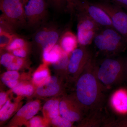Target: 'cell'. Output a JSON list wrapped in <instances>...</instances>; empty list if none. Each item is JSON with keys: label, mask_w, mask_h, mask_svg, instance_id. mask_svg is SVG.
<instances>
[{"label": "cell", "mask_w": 127, "mask_h": 127, "mask_svg": "<svg viewBox=\"0 0 127 127\" xmlns=\"http://www.w3.org/2000/svg\"><path fill=\"white\" fill-rule=\"evenodd\" d=\"M63 51L59 44L55 45L49 52H43V58L47 62L54 64L59 60Z\"/></svg>", "instance_id": "16"}, {"label": "cell", "mask_w": 127, "mask_h": 127, "mask_svg": "<svg viewBox=\"0 0 127 127\" xmlns=\"http://www.w3.org/2000/svg\"><path fill=\"white\" fill-rule=\"evenodd\" d=\"M60 90L57 79L55 77H49L40 84L37 89V93L42 96H51L57 94Z\"/></svg>", "instance_id": "13"}, {"label": "cell", "mask_w": 127, "mask_h": 127, "mask_svg": "<svg viewBox=\"0 0 127 127\" xmlns=\"http://www.w3.org/2000/svg\"><path fill=\"white\" fill-rule=\"evenodd\" d=\"M92 58L91 53L86 47L81 46L76 48L69 58L68 71L72 74L83 71Z\"/></svg>", "instance_id": "9"}, {"label": "cell", "mask_w": 127, "mask_h": 127, "mask_svg": "<svg viewBox=\"0 0 127 127\" xmlns=\"http://www.w3.org/2000/svg\"><path fill=\"white\" fill-rule=\"evenodd\" d=\"M95 63L92 58L83 71L76 84V93L78 102L83 108L93 109L101 100L102 86L95 72Z\"/></svg>", "instance_id": "1"}, {"label": "cell", "mask_w": 127, "mask_h": 127, "mask_svg": "<svg viewBox=\"0 0 127 127\" xmlns=\"http://www.w3.org/2000/svg\"><path fill=\"white\" fill-rule=\"evenodd\" d=\"M27 23L32 27L40 25L47 15L45 0H22Z\"/></svg>", "instance_id": "7"}, {"label": "cell", "mask_w": 127, "mask_h": 127, "mask_svg": "<svg viewBox=\"0 0 127 127\" xmlns=\"http://www.w3.org/2000/svg\"><path fill=\"white\" fill-rule=\"evenodd\" d=\"M125 67L122 60L109 57L104 59L98 66L95 65V72L103 87H109L120 81Z\"/></svg>", "instance_id": "3"}, {"label": "cell", "mask_w": 127, "mask_h": 127, "mask_svg": "<svg viewBox=\"0 0 127 127\" xmlns=\"http://www.w3.org/2000/svg\"><path fill=\"white\" fill-rule=\"evenodd\" d=\"M52 122L53 125L58 127H70L72 125V122L63 117L59 116L53 118Z\"/></svg>", "instance_id": "25"}, {"label": "cell", "mask_w": 127, "mask_h": 127, "mask_svg": "<svg viewBox=\"0 0 127 127\" xmlns=\"http://www.w3.org/2000/svg\"><path fill=\"white\" fill-rule=\"evenodd\" d=\"M12 91L16 95L30 96L33 94L34 89L31 85H24L20 83L13 88Z\"/></svg>", "instance_id": "21"}, {"label": "cell", "mask_w": 127, "mask_h": 127, "mask_svg": "<svg viewBox=\"0 0 127 127\" xmlns=\"http://www.w3.org/2000/svg\"><path fill=\"white\" fill-rule=\"evenodd\" d=\"M106 12L115 30L127 39V13L122 7L107 2L94 3Z\"/></svg>", "instance_id": "6"}, {"label": "cell", "mask_w": 127, "mask_h": 127, "mask_svg": "<svg viewBox=\"0 0 127 127\" xmlns=\"http://www.w3.org/2000/svg\"><path fill=\"white\" fill-rule=\"evenodd\" d=\"M27 46L16 49L12 51V53L14 56L17 57L24 58L27 55Z\"/></svg>", "instance_id": "30"}, {"label": "cell", "mask_w": 127, "mask_h": 127, "mask_svg": "<svg viewBox=\"0 0 127 127\" xmlns=\"http://www.w3.org/2000/svg\"><path fill=\"white\" fill-rule=\"evenodd\" d=\"M0 18L4 19L14 30L27 24L22 0H0Z\"/></svg>", "instance_id": "4"}, {"label": "cell", "mask_w": 127, "mask_h": 127, "mask_svg": "<svg viewBox=\"0 0 127 127\" xmlns=\"http://www.w3.org/2000/svg\"><path fill=\"white\" fill-rule=\"evenodd\" d=\"M14 33H11L0 29V46L2 48L6 47L10 43L16 35Z\"/></svg>", "instance_id": "22"}, {"label": "cell", "mask_w": 127, "mask_h": 127, "mask_svg": "<svg viewBox=\"0 0 127 127\" xmlns=\"http://www.w3.org/2000/svg\"><path fill=\"white\" fill-rule=\"evenodd\" d=\"M18 77L19 74L16 71L10 70L4 73L1 80L7 87L12 88L17 85Z\"/></svg>", "instance_id": "17"}, {"label": "cell", "mask_w": 127, "mask_h": 127, "mask_svg": "<svg viewBox=\"0 0 127 127\" xmlns=\"http://www.w3.org/2000/svg\"><path fill=\"white\" fill-rule=\"evenodd\" d=\"M48 72L46 69L36 72L33 76L35 83L41 84L48 77Z\"/></svg>", "instance_id": "26"}, {"label": "cell", "mask_w": 127, "mask_h": 127, "mask_svg": "<svg viewBox=\"0 0 127 127\" xmlns=\"http://www.w3.org/2000/svg\"><path fill=\"white\" fill-rule=\"evenodd\" d=\"M68 55L63 51L59 60L56 63L52 64L53 68L56 69H64L67 67L69 60Z\"/></svg>", "instance_id": "24"}, {"label": "cell", "mask_w": 127, "mask_h": 127, "mask_svg": "<svg viewBox=\"0 0 127 127\" xmlns=\"http://www.w3.org/2000/svg\"><path fill=\"white\" fill-rule=\"evenodd\" d=\"M82 106H78L68 100L62 101L59 103V113L62 117L70 122L79 121L82 118Z\"/></svg>", "instance_id": "10"}, {"label": "cell", "mask_w": 127, "mask_h": 127, "mask_svg": "<svg viewBox=\"0 0 127 127\" xmlns=\"http://www.w3.org/2000/svg\"><path fill=\"white\" fill-rule=\"evenodd\" d=\"M58 30L55 27H50L45 40L41 47L43 52H49L56 45L60 38Z\"/></svg>", "instance_id": "14"}, {"label": "cell", "mask_w": 127, "mask_h": 127, "mask_svg": "<svg viewBox=\"0 0 127 127\" xmlns=\"http://www.w3.org/2000/svg\"><path fill=\"white\" fill-rule=\"evenodd\" d=\"M52 7L58 11H62L66 7V0H47Z\"/></svg>", "instance_id": "29"}, {"label": "cell", "mask_w": 127, "mask_h": 127, "mask_svg": "<svg viewBox=\"0 0 127 127\" xmlns=\"http://www.w3.org/2000/svg\"><path fill=\"white\" fill-rule=\"evenodd\" d=\"M6 98V94L4 93L0 94V105L2 106L5 103Z\"/></svg>", "instance_id": "34"}, {"label": "cell", "mask_w": 127, "mask_h": 127, "mask_svg": "<svg viewBox=\"0 0 127 127\" xmlns=\"http://www.w3.org/2000/svg\"><path fill=\"white\" fill-rule=\"evenodd\" d=\"M27 41L16 35L10 43L6 47L8 51H12L16 49L27 46Z\"/></svg>", "instance_id": "20"}, {"label": "cell", "mask_w": 127, "mask_h": 127, "mask_svg": "<svg viewBox=\"0 0 127 127\" xmlns=\"http://www.w3.org/2000/svg\"><path fill=\"white\" fill-rule=\"evenodd\" d=\"M93 41L98 50L108 56L120 52L127 46V39L113 27L103 28Z\"/></svg>", "instance_id": "2"}, {"label": "cell", "mask_w": 127, "mask_h": 127, "mask_svg": "<svg viewBox=\"0 0 127 127\" xmlns=\"http://www.w3.org/2000/svg\"><path fill=\"white\" fill-rule=\"evenodd\" d=\"M15 105L8 100L1 108L0 111V119L1 121L7 120L12 114L15 109Z\"/></svg>", "instance_id": "19"}, {"label": "cell", "mask_w": 127, "mask_h": 127, "mask_svg": "<svg viewBox=\"0 0 127 127\" xmlns=\"http://www.w3.org/2000/svg\"><path fill=\"white\" fill-rule=\"evenodd\" d=\"M114 4L127 10V0H111Z\"/></svg>", "instance_id": "32"}, {"label": "cell", "mask_w": 127, "mask_h": 127, "mask_svg": "<svg viewBox=\"0 0 127 127\" xmlns=\"http://www.w3.org/2000/svg\"><path fill=\"white\" fill-rule=\"evenodd\" d=\"M59 45L64 52L69 54L77 47L78 44L77 35L67 30L63 32L59 39Z\"/></svg>", "instance_id": "12"}, {"label": "cell", "mask_w": 127, "mask_h": 127, "mask_svg": "<svg viewBox=\"0 0 127 127\" xmlns=\"http://www.w3.org/2000/svg\"><path fill=\"white\" fill-rule=\"evenodd\" d=\"M21 67V66L17 63L16 61V58H15L14 62L7 68L10 70L16 71L20 69Z\"/></svg>", "instance_id": "33"}, {"label": "cell", "mask_w": 127, "mask_h": 127, "mask_svg": "<svg viewBox=\"0 0 127 127\" xmlns=\"http://www.w3.org/2000/svg\"><path fill=\"white\" fill-rule=\"evenodd\" d=\"M110 102L113 109L117 113L127 114V90L121 88L117 90L112 95Z\"/></svg>", "instance_id": "11"}, {"label": "cell", "mask_w": 127, "mask_h": 127, "mask_svg": "<svg viewBox=\"0 0 127 127\" xmlns=\"http://www.w3.org/2000/svg\"><path fill=\"white\" fill-rule=\"evenodd\" d=\"M78 11L86 13L100 27L113 28L111 19L106 12L94 3L85 1L82 2Z\"/></svg>", "instance_id": "8"}, {"label": "cell", "mask_w": 127, "mask_h": 127, "mask_svg": "<svg viewBox=\"0 0 127 127\" xmlns=\"http://www.w3.org/2000/svg\"><path fill=\"white\" fill-rule=\"evenodd\" d=\"M15 56L9 53L2 55L0 58V64L5 67H7L14 61Z\"/></svg>", "instance_id": "28"}, {"label": "cell", "mask_w": 127, "mask_h": 127, "mask_svg": "<svg viewBox=\"0 0 127 127\" xmlns=\"http://www.w3.org/2000/svg\"><path fill=\"white\" fill-rule=\"evenodd\" d=\"M39 103L36 101L29 102L22 107L17 113V116L27 120L32 118L39 111Z\"/></svg>", "instance_id": "15"}, {"label": "cell", "mask_w": 127, "mask_h": 127, "mask_svg": "<svg viewBox=\"0 0 127 127\" xmlns=\"http://www.w3.org/2000/svg\"><path fill=\"white\" fill-rule=\"evenodd\" d=\"M66 8L72 13L76 10L78 11L82 4V2L80 0H66Z\"/></svg>", "instance_id": "27"}, {"label": "cell", "mask_w": 127, "mask_h": 127, "mask_svg": "<svg viewBox=\"0 0 127 127\" xmlns=\"http://www.w3.org/2000/svg\"><path fill=\"white\" fill-rule=\"evenodd\" d=\"M78 11L77 36L80 46L86 47L93 41L101 27L86 13Z\"/></svg>", "instance_id": "5"}, {"label": "cell", "mask_w": 127, "mask_h": 127, "mask_svg": "<svg viewBox=\"0 0 127 127\" xmlns=\"http://www.w3.org/2000/svg\"><path fill=\"white\" fill-rule=\"evenodd\" d=\"M43 109L47 112L49 117L52 119L59 116V103L57 100H50L44 104Z\"/></svg>", "instance_id": "18"}, {"label": "cell", "mask_w": 127, "mask_h": 127, "mask_svg": "<svg viewBox=\"0 0 127 127\" xmlns=\"http://www.w3.org/2000/svg\"><path fill=\"white\" fill-rule=\"evenodd\" d=\"M30 127H43L41 119L37 117L32 118L30 122Z\"/></svg>", "instance_id": "31"}, {"label": "cell", "mask_w": 127, "mask_h": 127, "mask_svg": "<svg viewBox=\"0 0 127 127\" xmlns=\"http://www.w3.org/2000/svg\"><path fill=\"white\" fill-rule=\"evenodd\" d=\"M50 27L41 28L36 32L34 37V41L39 46H42L45 40L49 31Z\"/></svg>", "instance_id": "23"}]
</instances>
